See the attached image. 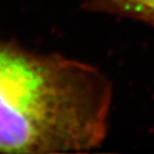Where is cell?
<instances>
[{"mask_svg": "<svg viewBox=\"0 0 154 154\" xmlns=\"http://www.w3.org/2000/svg\"><path fill=\"white\" fill-rule=\"evenodd\" d=\"M112 86L96 67L0 42V152L62 153L102 143Z\"/></svg>", "mask_w": 154, "mask_h": 154, "instance_id": "obj_1", "label": "cell"}, {"mask_svg": "<svg viewBox=\"0 0 154 154\" xmlns=\"http://www.w3.org/2000/svg\"><path fill=\"white\" fill-rule=\"evenodd\" d=\"M97 10L141 21L154 27V0H91Z\"/></svg>", "mask_w": 154, "mask_h": 154, "instance_id": "obj_2", "label": "cell"}]
</instances>
